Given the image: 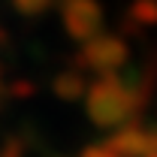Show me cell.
<instances>
[{"label": "cell", "instance_id": "6da1fadb", "mask_svg": "<svg viewBox=\"0 0 157 157\" xmlns=\"http://www.w3.org/2000/svg\"><path fill=\"white\" fill-rule=\"evenodd\" d=\"M85 106H88V118L97 127H121L136 115L139 100L124 88L118 73H109V76H100L94 85H88Z\"/></svg>", "mask_w": 157, "mask_h": 157}, {"label": "cell", "instance_id": "7a4b0ae2", "mask_svg": "<svg viewBox=\"0 0 157 157\" xmlns=\"http://www.w3.org/2000/svg\"><path fill=\"white\" fill-rule=\"evenodd\" d=\"M82 70H94L100 76H109L118 73L124 63H127V42L121 36H91L88 42H82V52L76 55V60Z\"/></svg>", "mask_w": 157, "mask_h": 157}, {"label": "cell", "instance_id": "3957f363", "mask_svg": "<svg viewBox=\"0 0 157 157\" xmlns=\"http://www.w3.org/2000/svg\"><path fill=\"white\" fill-rule=\"evenodd\" d=\"M60 15L76 42H88L103 30V6L97 0H60Z\"/></svg>", "mask_w": 157, "mask_h": 157}, {"label": "cell", "instance_id": "277c9868", "mask_svg": "<svg viewBox=\"0 0 157 157\" xmlns=\"http://www.w3.org/2000/svg\"><path fill=\"white\" fill-rule=\"evenodd\" d=\"M103 145L112 151V157H142L148 151V133L136 124H121Z\"/></svg>", "mask_w": 157, "mask_h": 157}, {"label": "cell", "instance_id": "5b68a950", "mask_svg": "<svg viewBox=\"0 0 157 157\" xmlns=\"http://www.w3.org/2000/svg\"><path fill=\"white\" fill-rule=\"evenodd\" d=\"M55 94L60 100H78L88 91V78L82 76V70H63L60 76H55Z\"/></svg>", "mask_w": 157, "mask_h": 157}, {"label": "cell", "instance_id": "8992f818", "mask_svg": "<svg viewBox=\"0 0 157 157\" xmlns=\"http://www.w3.org/2000/svg\"><path fill=\"white\" fill-rule=\"evenodd\" d=\"M127 27H142V24H157V0H133L127 12Z\"/></svg>", "mask_w": 157, "mask_h": 157}, {"label": "cell", "instance_id": "52a82bcc", "mask_svg": "<svg viewBox=\"0 0 157 157\" xmlns=\"http://www.w3.org/2000/svg\"><path fill=\"white\" fill-rule=\"evenodd\" d=\"M48 6H52V0H12V9L24 18H39Z\"/></svg>", "mask_w": 157, "mask_h": 157}, {"label": "cell", "instance_id": "ba28073f", "mask_svg": "<svg viewBox=\"0 0 157 157\" xmlns=\"http://www.w3.org/2000/svg\"><path fill=\"white\" fill-rule=\"evenodd\" d=\"M0 157H21V142L18 139H9V142L0 148Z\"/></svg>", "mask_w": 157, "mask_h": 157}, {"label": "cell", "instance_id": "9c48e42d", "mask_svg": "<svg viewBox=\"0 0 157 157\" xmlns=\"http://www.w3.org/2000/svg\"><path fill=\"white\" fill-rule=\"evenodd\" d=\"M78 157H112V151H109L106 145H88Z\"/></svg>", "mask_w": 157, "mask_h": 157}, {"label": "cell", "instance_id": "30bf717a", "mask_svg": "<svg viewBox=\"0 0 157 157\" xmlns=\"http://www.w3.org/2000/svg\"><path fill=\"white\" fill-rule=\"evenodd\" d=\"M30 91H33L30 82H18V85H12V94H18V97H30Z\"/></svg>", "mask_w": 157, "mask_h": 157}, {"label": "cell", "instance_id": "8fae6325", "mask_svg": "<svg viewBox=\"0 0 157 157\" xmlns=\"http://www.w3.org/2000/svg\"><path fill=\"white\" fill-rule=\"evenodd\" d=\"M148 148H151V151H157V130H151V133H148Z\"/></svg>", "mask_w": 157, "mask_h": 157}, {"label": "cell", "instance_id": "7c38bea8", "mask_svg": "<svg viewBox=\"0 0 157 157\" xmlns=\"http://www.w3.org/2000/svg\"><path fill=\"white\" fill-rule=\"evenodd\" d=\"M0 42H6V30L3 27H0Z\"/></svg>", "mask_w": 157, "mask_h": 157}]
</instances>
